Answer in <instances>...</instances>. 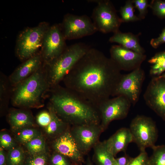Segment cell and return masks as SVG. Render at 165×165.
I'll use <instances>...</instances> for the list:
<instances>
[{"instance_id": "15", "label": "cell", "mask_w": 165, "mask_h": 165, "mask_svg": "<svg viewBox=\"0 0 165 165\" xmlns=\"http://www.w3.org/2000/svg\"><path fill=\"white\" fill-rule=\"evenodd\" d=\"M70 128L53 140V148L55 151L67 157L76 165H82L85 163L84 155L72 136Z\"/></svg>"}, {"instance_id": "17", "label": "cell", "mask_w": 165, "mask_h": 165, "mask_svg": "<svg viewBox=\"0 0 165 165\" xmlns=\"http://www.w3.org/2000/svg\"><path fill=\"white\" fill-rule=\"evenodd\" d=\"M105 141L108 149L115 157L119 152H125L129 144L133 142L130 130L126 127L119 129Z\"/></svg>"}, {"instance_id": "40", "label": "cell", "mask_w": 165, "mask_h": 165, "mask_svg": "<svg viewBox=\"0 0 165 165\" xmlns=\"http://www.w3.org/2000/svg\"><path fill=\"white\" fill-rule=\"evenodd\" d=\"M160 76L165 79V73L163 74L162 75H161Z\"/></svg>"}, {"instance_id": "14", "label": "cell", "mask_w": 165, "mask_h": 165, "mask_svg": "<svg viewBox=\"0 0 165 165\" xmlns=\"http://www.w3.org/2000/svg\"><path fill=\"white\" fill-rule=\"evenodd\" d=\"M110 58L121 71H132L141 67L146 56L126 48L120 45L112 46L110 49Z\"/></svg>"}, {"instance_id": "31", "label": "cell", "mask_w": 165, "mask_h": 165, "mask_svg": "<svg viewBox=\"0 0 165 165\" xmlns=\"http://www.w3.org/2000/svg\"><path fill=\"white\" fill-rule=\"evenodd\" d=\"M153 14L161 19L165 18V1L153 0L149 4Z\"/></svg>"}, {"instance_id": "33", "label": "cell", "mask_w": 165, "mask_h": 165, "mask_svg": "<svg viewBox=\"0 0 165 165\" xmlns=\"http://www.w3.org/2000/svg\"><path fill=\"white\" fill-rule=\"evenodd\" d=\"M127 165H150L149 157L145 150L140 151L136 157H131Z\"/></svg>"}, {"instance_id": "36", "label": "cell", "mask_w": 165, "mask_h": 165, "mask_svg": "<svg viewBox=\"0 0 165 165\" xmlns=\"http://www.w3.org/2000/svg\"><path fill=\"white\" fill-rule=\"evenodd\" d=\"M165 43V28H163L159 36L152 38L150 41L151 46L154 48H157L161 44Z\"/></svg>"}, {"instance_id": "37", "label": "cell", "mask_w": 165, "mask_h": 165, "mask_svg": "<svg viewBox=\"0 0 165 165\" xmlns=\"http://www.w3.org/2000/svg\"><path fill=\"white\" fill-rule=\"evenodd\" d=\"M131 157L125 154L123 156L116 158L113 165H127Z\"/></svg>"}, {"instance_id": "16", "label": "cell", "mask_w": 165, "mask_h": 165, "mask_svg": "<svg viewBox=\"0 0 165 165\" xmlns=\"http://www.w3.org/2000/svg\"><path fill=\"white\" fill-rule=\"evenodd\" d=\"M43 64L40 51L24 61L8 77L12 87L29 77Z\"/></svg>"}, {"instance_id": "10", "label": "cell", "mask_w": 165, "mask_h": 165, "mask_svg": "<svg viewBox=\"0 0 165 165\" xmlns=\"http://www.w3.org/2000/svg\"><path fill=\"white\" fill-rule=\"evenodd\" d=\"M61 24L50 26L43 39L40 53L46 65L60 55L67 47Z\"/></svg>"}, {"instance_id": "19", "label": "cell", "mask_w": 165, "mask_h": 165, "mask_svg": "<svg viewBox=\"0 0 165 165\" xmlns=\"http://www.w3.org/2000/svg\"><path fill=\"white\" fill-rule=\"evenodd\" d=\"M130 32H122L119 31L114 33L109 41L117 43L124 48L141 54H144L145 50L140 44L139 36Z\"/></svg>"}, {"instance_id": "12", "label": "cell", "mask_w": 165, "mask_h": 165, "mask_svg": "<svg viewBox=\"0 0 165 165\" xmlns=\"http://www.w3.org/2000/svg\"><path fill=\"white\" fill-rule=\"evenodd\" d=\"M147 105L165 121V79L153 77L143 95Z\"/></svg>"}, {"instance_id": "38", "label": "cell", "mask_w": 165, "mask_h": 165, "mask_svg": "<svg viewBox=\"0 0 165 165\" xmlns=\"http://www.w3.org/2000/svg\"><path fill=\"white\" fill-rule=\"evenodd\" d=\"M0 165H7V153L4 149L0 147Z\"/></svg>"}, {"instance_id": "9", "label": "cell", "mask_w": 165, "mask_h": 165, "mask_svg": "<svg viewBox=\"0 0 165 165\" xmlns=\"http://www.w3.org/2000/svg\"><path fill=\"white\" fill-rule=\"evenodd\" d=\"M61 25L66 40L80 38L97 31L93 21L86 15L67 14Z\"/></svg>"}, {"instance_id": "11", "label": "cell", "mask_w": 165, "mask_h": 165, "mask_svg": "<svg viewBox=\"0 0 165 165\" xmlns=\"http://www.w3.org/2000/svg\"><path fill=\"white\" fill-rule=\"evenodd\" d=\"M145 77V72L141 67L122 74L112 97L124 96L134 105L139 100Z\"/></svg>"}, {"instance_id": "35", "label": "cell", "mask_w": 165, "mask_h": 165, "mask_svg": "<svg viewBox=\"0 0 165 165\" xmlns=\"http://www.w3.org/2000/svg\"><path fill=\"white\" fill-rule=\"evenodd\" d=\"M51 119L50 113L49 111H43L39 112L36 116V120L40 126L44 128L50 124Z\"/></svg>"}, {"instance_id": "8", "label": "cell", "mask_w": 165, "mask_h": 165, "mask_svg": "<svg viewBox=\"0 0 165 165\" xmlns=\"http://www.w3.org/2000/svg\"><path fill=\"white\" fill-rule=\"evenodd\" d=\"M130 101L123 96H118L109 98L98 107L100 114V126L104 132L110 123L115 120L126 118L131 105Z\"/></svg>"}, {"instance_id": "22", "label": "cell", "mask_w": 165, "mask_h": 165, "mask_svg": "<svg viewBox=\"0 0 165 165\" xmlns=\"http://www.w3.org/2000/svg\"><path fill=\"white\" fill-rule=\"evenodd\" d=\"M11 86L8 77L2 72L0 73V105L2 111L7 108L10 101Z\"/></svg>"}, {"instance_id": "25", "label": "cell", "mask_w": 165, "mask_h": 165, "mask_svg": "<svg viewBox=\"0 0 165 165\" xmlns=\"http://www.w3.org/2000/svg\"><path fill=\"white\" fill-rule=\"evenodd\" d=\"M15 133L16 141L24 145L41 134L38 129L33 127L24 128Z\"/></svg>"}, {"instance_id": "28", "label": "cell", "mask_w": 165, "mask_h": 165, "mask_svg": "<svg viewBox=\"0 0 165 165\" xmlns=\"http://www.w3.org/2000/svg\"><path fill=\"white\" fill-rule=\"evenodd\" d=\"M149 157L150 165H165V145H155Z\"/></svg>"}, {"instance_id": "2", "label": "cell", "mask_w": 165, "mask_h": 165, "mask_svg": "<svg viewBox=\"0 0 165 165\" xmlns=\"http://www.w3.org/2000/svg\"><path fill=\"white\" fill-rule=\"evenodd\" d=\"M49 94L57 115L70 126L100 124L97 107L74 91L59 84L51 88Z\"/></svg>"}, {"instance_id": "21", "label": "cell", "mask_w": 165, "mask_h": 165, "mask_svg": "<svg viewBox=\"0 0 165 165\" xmlns=\"http://www.w3.org/2000/svg\"><path fill=\"white\" fill-rule=\"evenodd\" d=\"M93 148V160L96 165H113L116 158L108 149L105 140L99 141Z\"/></svg>"}, {"instance_id": "30", "label": "cell", "mask_w": 165, "mask_h": 165, "mask_svg": "<svg viewBox=\"0 0 165 165\" xmlns=\"http://www.w3.org/2000/svg\"><path fill=\"white\" fill-rule=\"evenodd\" d=\"M54 151L50 156L49 165H76L67 157Z\"/></svg>"}, {"instance_id": "23", "label": "cell", "mask_w": 165, "mask_h": 165, "mask_svg": "<svg viewBox=\"0 0 165 165\" xmlns=\"http://www.w3.org/2000/svg\"><path fill=\"white\" fill-rule=\"evenodd\" d=\"M151 66L150 75L153 77L161 75L165 71V51L158 53L148 61Z\"/></svg>"}, {"instance_id": "5", "label": "cell", "mask_w": 165, "mask_h": 165, "mask_svg": "<svg viewBox=\"0 0 165 165\" xmlns=\"http://www.w3.org/2000/svg\"><path fill=\"white\" fill-rule=\"evenodd\" d=\"M43 22L33 27H28L19 34L16 42V53L18 58L25 61L39 52L45 34L49 27Z\"/></svg>"}, {"instance_id": "3", "label": "cell", "mask_w": 165, "mask_h": 165, "mask_svg": "<svg viewBox=\"0 0 165 165\" xmlns=\"http://www.w3.org/2000/svg\"><path fill=\"white\" fill-rule=\"evenodd\" d=\"M50 88L43 64L29 77L12 87L10 102L20 108H41L44 106V100Z\"/></svg>"}, {"instance_id": "27", "label": "cell", "mask_w": 165, "mask_h": 165, "mask_svg": "<svg viewBox=\"0 0 165 165\" xmlns=\"http://www.w3.org/2000/svg\"><path fill=\"white\" fill-rule=\"evenodd\" d=\"M24 145L29 154H37L46 152L45 139L41 134Z\"/></svg>"}, {"instance_id": "20", "label": "cell", "mask_w": 165, "mask_h": 165, "mask_svg": "<svg viewBox=\"0 0 165 165\" xmlns=\"http://www.w3.org/2000/svg\"><path fill=\"white\" fill-rule=\"evenodd\" d=\"M48 108L51 115V119L49 125L44 128L45 132L48 137L54 139L66 131L71 126L58 116L50 103Z\"/></svg>"}, {"instance_id": "32", "label": "cell", "mask_w": 165, "mask_h": 165, "mask_svg": "<svg viewBox=\"0 0 165 165\" xmlns=\"http://www.w3.org/2000/svg\"><path fill=\"white\" fill-rule=\"evenodd\" d=\"M0 145L4 149L8 150L16 146L12 137L7 132L4 131L0 132Z\"/></svg>"}, {"instance_id": "6", "label": "cell", "mask_w": 165, "mask_h": 165, "mask_svg": "<svg viewBox=\"0 0 165 165\" xmlns=\"http://www.w3.org/2000/svg\"><path fill=\"white\" fill-rule=\"evenodd\" d=\"M133 142L140 151L155 145L158 137V131L155 123L150 117L137 115L132 120L129 128Z\"/></svg>"}, {"instance_id": "34", "label": "cell", "mask_w": 165, "mask_h": 165, "mask_svg": "<svg viewBox=\"0 0 165 165\" xmlns=\"http://www.w3.org/2000/svg\"><path fill=\"white\" fill-rule=\"evenodd\" d=\"M134 7L139 12L138 17L141 20L145 18L148 12V8L149 7V4L147 0H133Z\"/></svg>"}, {"instance_id": "4", "label": "cell", "mask_w": 165, "mask_h": 165, "mask_svg": "<svg viewBox=\"0 0 165 165\" xmlns=\"http://www.w3.org/2000/svg\"><path fill=\"white\" fill-rule=\"evenodd\" d=\"M90 47L79 42L67 46L63 52L48 64L44 65L51 88L59 85L79 60Z\"/></svg>"}, {"instance_id": "26", "label": "cell", "mask_w": 165, "mask_h": 165, "mask_svg": "<svg viewBox=\"0 0 165 165\" xmlns=\"http://www.w3.org/2000/svg\"><path fill=\"white\" fill-rule=\"evenodd\" d=\"M134 6L132 0H128L126 2L125 5L121 7L119 12L123 23L141 20L138 16L135 14Z\"/></svg>"}, {"instance_id": "39", "label": "cell", "mask_w": 165, "mask_h": 165, "mask_svg": "<svg viewBox=\"0 0 165 165\" xmlns=\"http://www.w3.org/2000/svg\"><path fill=\"white\" fill-rule=\"evenodd\" d=\"M86 165H94L89 157H88L87 159Z\"/></svg>"}, {"instance_id": "18", "label": "cell", "mask_w": 165, "mask_h": 165, "mask_svg": "<svg viewBox=\"0 0 165 165\" xmlns=\"http://www.w3.org/2000/svg\"><path fill=\"white\" fill-rule=\"evenodd\" d=\"M28 109H10L7 115L8 121L12 130L15 132L23 129L35 126L34 119Z\"/></svg>"}, {"instance_id": "13", "label": "cell", "mask_w": 165, "mask_h": 165, "mask_svg": "<svg viewBox=\"0 0 165 165\" xmlns=\"http://www.w3.org/2000/svg\"><path fill=\"white\" fill-rule=\"evenodd\" d=\"M71 133L79 148L85 155L99 141L103 132L100 124H90L72 126Z\"/></svg>"}, {"instance_id": "1", "label": "cell", "mask_w": 165, "mask_h": 165, "mask_svg": "<svg viewBox=\"0 0 165 165\" xmlns=\"http://www.w3.org/2000/svg\"><path fill=\"white\" fill-rule=\"evenodd\" d=\"M110 57L90 47L63 80L65 87L97 108L112 97L122 74Z\"/></svg>"}, {"instance_id": "29", "label": "cell", "mask_w": 165, "mask_h": 165, "mask_svg": "<svg viewBox=\"0 0 165 165\" xmlns=\"http://www.w3.org/2000/svg\"><path fill=\"white\" fill-rule=\"evenodd\" d=\"M50 156L46 152L27 156L23 165H49Z\"/></svg>"}, {"instance_id": "7", "label": "cell", "mask_w": 165, "mask_h": 165, "mask_svg": "<svg viewBox=\"0 0 165 165\" xmlns=\"http://www.w3.org/2000/svg\"><path fill=\"white\" fill-rule=\"evenodd\" d=\"M89 1L97 4L93 9L92 18L97 31L103 33H114L119 31V27L123 22L109 0Z\"/></svg>"}, {"instance_id": "24", "label": "cell", "mask_w": 165, "mask_h": 165, "mask_svg": "<svg viewBox=\"0 0 165 165\" xmlns=\"http://www.w3.org/2000/svg\"><path fill=\"white\" fill-rule=\"evenodd\" d=\"M26 156L23 149L16 146L9 150L7 153V165H23Z\"/></svg>"}]
</instances>
